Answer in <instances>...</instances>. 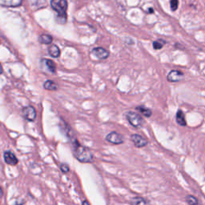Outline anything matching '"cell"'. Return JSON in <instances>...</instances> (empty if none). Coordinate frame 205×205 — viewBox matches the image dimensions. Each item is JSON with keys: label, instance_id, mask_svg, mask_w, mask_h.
<instances>
[{"label": "cell", "instance_id": "cell-6", "mask_svg": "<svg viewBox=\"0 0 205 205\" xmlns=\"http://www.w3.org/2000/svg\"><path fill=\"white\" fill-rule=\"evenodd\" d=\"M23 115L28 121H34L36 118V109L33 107L28 106L23 108Z\"/></svg>", "mask_w": 205, "mask_h": 205}, {"label": "cell", "instance_id": "cell-18", "mask_svg": "<svg viewBox=\"0 0 205 205\" xmlns=\"http://www.w3.org/2000/svg\"><path fill=\"white\" fill-rule=\"evenodd\" d=\"M45 61V63H46V66L48 67V69L51 72H52V73H54L55 71V69H56V66H55V63H54L52 60H51V59H45L44 60Z\"/></svg>", "mask_w": 205, "mask_h": 205}, {"label": "cell", "instance_id": "cell-9", "mask_svg": "<svg viewBox=\"0 0 205 205\" xmlns=\"http://www.w3.org/2000/svg\"><path fill=\"white\" fill-rule=\"evenodd\" d=\"M92 53L99 59H106L109 56V51L102 48H96L93 49Z\"/></svg>", "mask_w": 205, "mask_h": 205}, {"label": "cell", "instance_id": "cell-20", "mask_svg": "<svg viewBox=\"0 0 205 205\" xmlns=\"http://www.w3.org/2000/svg\"><path fill=\"white\" fill-rule=\"evenodd\" d=\"M178 6H179V1L178 0H171L170 1V6H171V10L172 11L177 10Z\"/></svg>", "mask_w": 205, "mask_h": 205}, {"label": "cell", "instance_id": "cell-14", "mask_svg": "<svg viewBox=\"0 0 205 205\" xmlns=\"http://www.w3.org/2000/svg\"><path fill=\"white\" fill-rule=\"evenodd\" d=\"M48 51H49L50 55H51L52 57L58 58L59 55H60V50H59V48H58L56 45L51 46L49 49H48Z\"/></svg>", "mask_w": 205, "mask_h": 205}, {"label": "cell", "instance_id": "cell-11", "mask_svg": "<svg viewBox=\"0 0 205 205\" xmlns=\"http://www.w3.org/2000/svg\"><path fill=\"white\" fill-rule=\"evenodd\" d=\"M131 205H150V202L147 199L141 196H136L130 200Z\"/></svg>", "mask_w": 205, "mask_h": 205}, {"label": "cell", "instance_id": "cell-23", "mask_svg": "<svg viewBox=\"0 0 205 205\" xmlns=\"http://www.w3.org/2000/svg\"><path fill=\"white\" fill-rule=\"evenodd\" d=\"M83 205H90V203H89V202L87 201V200H84V201L83 202V203H82Z\"/></svg>", "mask_w": 205, "mask_h": 205}, {"label": "cell", "instance_id": "cell-19", "mask_svg": "<svg viewBox=\"0 0 205 205\" xmlns=\"http://www.w3.org/2000/svg\"><path fill=\"white\" fill-rule=\"evenodd\" d=\"M166 43H167V42L164 41V40H156V41H154L152 45H153V48L155 50H160V49H161V48H163L164 45H165Z\"/></svg>", "mask_w": 205, "mask_h": 205}, {"label": "cell", "instance_id": "cell-7", "mask_svg": "<svg viewBox=\"0 0 205 205\" xmlns=\"http://www.w3.org/2000/svg\"><path fill=\"white\" fill-rule=\"evenodd\" d=\"M3 157L4 160L6 162V164H9V165L15 166L18 164V159H17L15 155L11 151H6V152L3 153Z\"/></svg>", "mask_w": 205, "mask_h": 205}, {"label": "cell", "instance_id": "cell-17", "mask_svg": "<svg viewBox=\"0 0 205 205\" xmlns=\"http://www.w3.org/2000/svg\"><path fill=\"white\" fill-rule=\"evenodd\" d=\"M39 40L43 44H50L53 40L52 37L49 35H41L39 38Z\"/></svg>", "mask_w": 205, "mask_h": 205}, {"label": "cell", "instance_id": "cell-22", "mask_svg": "<svg viewBox=\"0 0 205 205\" xmlns=\"http://www.w3.org/2000/svg\"><path fill=\"white\" fill-rule=\"evenodd\" d=\"M2 195H3V190L1 187H0V198L2 197Z\"/></svg>", "mask_w": 205, "mask_h": 205}, {"label": "cell", "instance_id": "cell-21", "mask_svg": "<svg viewBox=\"0 0 205 205\" xmlns=\"http://www.w3.org/2000/svg\"><path fill=\"white\" fill-rule=\"evenodd\" d=\"M60 170H61L63 173H67V172L70 171V168L67 164H62L61 165H60Z\"/></svg>", "mask_w": 205, "mask_h": 205}, {"label": "cell", "instance_id": "cell-16", "mask_svg": "<svg viewBox=\"0 0 205 205\" xmlns=\"http://www.w3.org/2000/svg\"><path fill=\"white\" fill-rule=\"evenodd\" d=\"M44 88L48 90V91H55V90H57L58 87L57 84L54 83L53 81L47 80L44 83Z\"/></svg>", "mask_w": 205, "mask_h": 205}, {"label": "cell", "instance_id": "cell-13", "mask_svg": "<svg viewBox=\"0 0 205 205\" xmlns=\"http://www.w3.org/2000/svg\"><path fill=\"white\" fill-rule=\"evenodd\" d=\"M185 201L188 205H201L198 199L194 195H187L185 197Z\"/></svg>", "mask_w": 205, "mask_h": 205}, {"label": "cell", "instance_id": "cell-2", "mask_svg": "<svg viewBox=\"0 0 205 205\" xmlns=\"http://www.w3.org/2000/svg\"><path fill=\"white\" fill-rule=\"evenodd\" d=\"M51 6L54 10L58 14V17L60 18L63 23L67 21V2L66 0H51Z\"/></svg>", "mask_w": 205, "mask_h": 205}, {"label": "cell", "instance_id": "cell-4", "mask_svg": "<svg viewBox=\"0 0 205 205\" xmlns=\"http://www.w3.org/2000/svg\"><path fill=\"white\" fill-rule=\"evenodd\" d=\"M106 140L107 142L113 144H121L124 142L123 136L121 134H119V133H118V132H112L109 133V134L106 136Z\"/></svg>", "mask_w": 205, "mask_h": 205}, {"label": "cell", "instance_id": "cell-24", "mask_svg": "<svg viewBox=\"0 0 205 205\" xmlns=\"http://www.w3.org/2000/svg\"><path fill=\"white\" fill-rule=\"evenodd\" d=\"M2 71H3V70H2V65H1V63H0V75L2 73Z\"/></svg>", "mask_w": 205, "mask_h": 205}, {"label": "cell", "instance_id": "cell-26", "mask_svg": "<svg viewBox=\"0 0 205 205\" xmlns=\"http://www.w3.org/2000/svg\"><path fill=\"white\" fill-rule=\"evenodd\" d=\"M15 205H23V203H16Z\"/></svg>", "mask_w": 205, "mask_h": 205}, {"label": "cell", "instance_id": "cell-25", "mask_svg": "<svg viewBox=\"0 0 205 205\" xmlns=\"http://www.w3.org/2000/svg\"><path fill=\"white\" fill-rule=\"evenodd\" d=\"M149 13H153V9H152V8L149 9Z\"/></svg>", "mask_w": 205, "mask_h": 205}, {"label": "cell", "instance_id": "cell-1", "mask_svg": "<svg viewBox=\"0 0 205 205\" xmlns=\"http://www.w3.org/2000/svg\"><path fill=\"white\" fill-rule=\"evenodd\" d=\"M72 146H73L74 156L81 163H92L93 155L90 149L86 147L82 146L76 139L71 140Z\"/></svg>", "mask_w": 205, "mask_h": 205}, {"label": "cell", "instance_id": "cell-3", "mask_svg": "<svg viewBox=\"0 0 205 205\" xmlns=\"http://www.w3.org/2000/svg\"><path fill=\"white\" fill-rule=\"evenodd\" d=\"M126 117L129 123L134 128H141L144 125V119L137 113L133 112V111H128L126 114Z\"/></svg>", "mask_w": 205, "mask_h": 205}, {"label": "cell", "instance_id": "cell-5", "mask_svg": "<svg viewBox=\"0 0 205 205\" xmlns=\"http://www.w3.org/2000/svg\"><path fill=\"white\" fill-rule=\"evenodd\" d=\"M131 140H132V143L134 144L135 146L138 148H144V147L147 146L148 144V141L147 139L143 137L142 136L138 134H133L131 136Z\"/></svg>", "mask_w": 205, "mask_h": 205}, {"label": "cell", "instance_id": "cell-12", "mask_svg": "<svg viewBox=\"0 0 205 205\" xmlns=\"http://www.w3.org/2000/svg\"><path fill=\"white\" fill-rule=\"evenodd\" d=\"M176 119L178 124L182 127L187 126V121L185 119V115H184V113L181 110H178L177 113H176Z\"/></svg>", "mask_w": 205, "mask_h": 205}, {"label": "cell", "instance_id": "cell-10", "mask_svg": "<svg viewBox=\"0 0 205 205\" xmlns=\"http://www.w3.org/2000/svg\"><path fill=\"white\" fill-rule=\"evenodd\" d=\"M23 0H0V5L8 7H15L21 5Z\"/></svg>", "mask_w": 205, "mask_h": 205}, {"label": "cell", "instance_id": "cell-15", "mask_svg": "<svg viewBox=\"0 0 205 205\" xmlns=\"http://www.w3.org/2000/svg\"><path fill=\"white\" fill-rule=\"evenodd\" d=\"M136 110L139 111L145 117H148H148L152 116V112L149 108H147V107H144L143 106H140L138 107H136Z\"/></svg>", "mask_w": 205, "mask_h": 205}, {"label": "cell", "instance_id": "cell-8", "mask_svg": "<svg viewBox=\"0 0 205 205\" xmlns=\"http://www.w3.org/2000/svg\"><path fill=\"white\" fill-rule=\"evenodd\" d=\"M183 77H184V75L181 71H177V70H173V71H170L167 79L169 82H179V81L183 79Z\"/></svg>", "mask_w": 205, "mask_h": 205}]
</instances>
